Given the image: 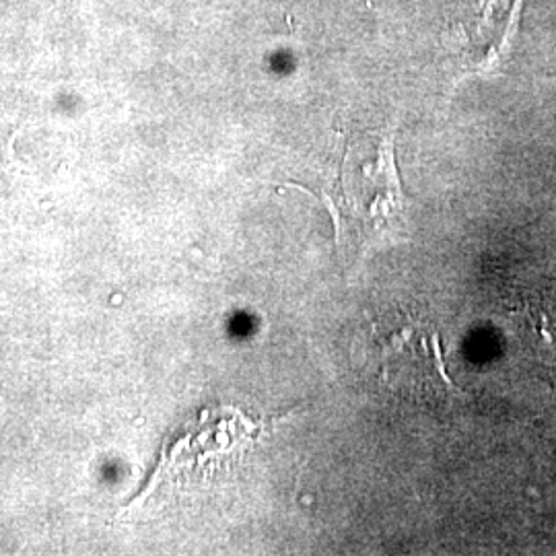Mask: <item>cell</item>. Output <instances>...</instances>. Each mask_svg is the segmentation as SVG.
Masks as SVG:
<instances>
[{
  "instance_id": "1",
  "label": "cell",
  "mask_w": 556,
  "mask_h": 556,
  "mask_svg": "<svg viewBox=\"0 0 556 556\" xmlns=\"http://www.w3.org/2000/svg\"><path fill=\"white\" fill-rule=\"evenodd\" d=\"M321 200L340 248L365 252L396 239L406 227V199L394 161V135L379 130L351 137L337 181Z\"/></svg>"
}]
</instances>
